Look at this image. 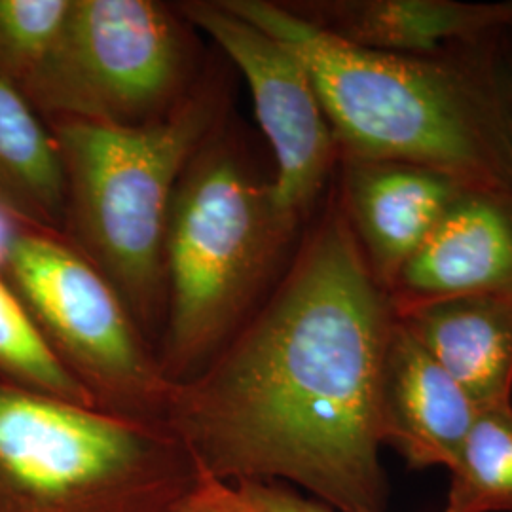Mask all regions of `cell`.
Instances as JSON below:
<instances>
[{
	"label": "cell",
	"instance_id": "obj_1",
	"mask_svg": "<svg viewBox=\"0 0 512 512\" xmlns=\"http://www.w3.org/2000/svg\"><path fill=\"white\" fill-rule=\"evenodd\" d=\"M393 327L334 190L255 313L175 385L165 425L209 478L385 512L380 384Z\"/></svg>",
	"mask_w": 512,
	"mask_h": 512
},
{
	"label": "cell",
	"instance_id": "obj_2",
	"mask_svg": "<svg viewBox=\"0 0 512 512\" xmlns=\"http://www.w3.org/2000/svg\"><path fill=\"white\" fill-rule=\"evenodd\" d=\"M222 2L306 63L334 133L338 164L406 162L471 188L512 192L507 33L440 54H385L330 37L281 2Z\"/></svg>",
	"mask_w": 512,
	"mask_h": 512
},
{
	"label": "cell",
	"instance_id": "obj_3",
	"mask_svg": "<svg viewBox=\"0 0 512 512\" xmlns=\"http://www.w3.org/2000/svg\"><path fill=\"white\" fill-rule=\"evenodd\" d=\"M224 99L219 84H202L141 126L48 122L65 179L63 236L109 279L154 349L171 203L186 165L217 133Z\"/></svg>",
	"mask_w": 512,
	"mask_h": 512
},
{
	"label": "cell",
	"instance_id": "obj_4",
	"mask_svg": "<svg viewBox=\"0 0 512 512\" xmlns=\"http://www.w3.org/2000/svg\"><path fill=\"white\" fill-rule=\"evenodd\" d=\"M234 145L215 133L186 165L165 232L156 348L173 385L196 378L262 304L302 230Z\"/></svg>",
	"mask_w": 512,
	"mask_h": 512
},
{
	"label": "cell",
	"instance_id": "obj_5",
	"mask_svg": "<svg viewBox=\"0 0 512 512\" xmlns=\"http://www.w3.org/2000/svg\"><path fill=\"white\" fill-rule=\"evenodd\" d=\"M202 473L164 421L0 376V512H169Z\"/></svg>",
	"mask_w": 512,
	"mask_h": 512
},
{
	"label": "cell",
	"instance_id": "obj_6",
	"mask_svg": "<svg viewBox=\"0 0 512 512\" xmlns=\"http://www.w3.org/2000/svg\"><path fill=\"white\" fill-rule=\"evenodd\" d=\"M0 272L48 348L101 410L165 423L175 385L120 294L69 239L10 222Z\"/></svg>",
	"mask_w": 512,
	"mask_h": 512
},
{
	"label": "cell",
	"instance_id": "obj_7",
	"mask_svg": "<svg viewBox=\"0 0 512 512\" xmlns=\"http://www.w3.org/2000/svg\"><path fill=\"white\" fill-rule=\"evenodd\" d=\"M177 4L73 0L54 48L23 86L48 124L141 126L190 92V27Z\"/></svg>",
	"mask_w": 512,
	"mask_h": 512
},
{
	"label": "cell",
	"instance_id": "obj_8",
	"mask_svg": "<svg viewBox=\"0 0 512 512\" xmlns=\"http://www.w3.org/2000/svg\"><path fill=\"white\" fill-rule=\"evenodd\" d=\"M243 74L256 120L274 150L275 200L300 222L310 217L338 169V147L306 63L268 31L241 18L222 0L177 4Z\"/></svg>",
	"mask_w": 512,
	"mask_h": 512
},
{
	"label": "cell",
	"instance_id": "obj_9",
	"mask_svg": "<svg viewBox=\"0 0 512 512\" xmlns=\"http://www.w3.org/2000/svg\"><path fill=\"white\" fill-rule=\"evenodd\" d=\"M336 196L366 266L389 294L471 186L437 169L406 162H342Z\"/></svg>",
	"mask_w": 512,
	"mask_h": 512
},
{
	"label": "cell",
	"instance_id": "obj_10",
	"mask_svg": "<svg viewBox=\"0 0 512 512\" xmlns=\"http://www.w3.org/2000/svg\"><path fill=\"white\" fill-rule=\"evenodd\" d=\"M512 294V192L469 188L393 283V306Z\"/></svg>",
	"mask_w": 512,
	"mask_h": 512
},
{
	"label": "cell",
	"instance_id": "obj_11",
	"mask_svg": "<svg viewBox=\"0 0 512 512\" xmlns=\"http://www.w3.org/2000/svg\"><path fill=\"white\" fill-rule=\"evenodd\" d=\"M281 6L330 37L385 54H440L512 29V0H285Z\"/></svg>",
	"mask_w": 512,
	"mask_h": 512
},
{
	"label": "cell",
	"instance_id": "obj_12",
	"mask_svg": "<svg viewBox=\"0 0 512 512\" xmlns=\"http://www.w3.org/2000/svg\"><path fill=\"white\" fill-rule=\"evenodd\" d=\"M478 408L395 317L380 384V437L412 469H450Z\"/></svg>",
	"mask_w": 512,
	"mask_h": 512
},
{
	"label": "cell",
	"instance_id": "obj_13",
	"mask_svg": "<svg viewBox=\"0 0 512 512\" xmlns=\"http://www.w3.org/2000/svg\"><path fill=\"white\" fill-rule=\"evenodd\" d=\"M393 310L478 410L512 404V294H465Z\"/></svg>",
	"mask_w": 512,
	"mask_h": 512
},
{
	"label": "cell",
	"instance_id": "obj_14",
	"mask_svg": "<svg viewBox=\"0 0 512 512\" xmlns=\"http://www.w3.org/2000/svg\"><path fill=\"white\" fill-rule=\"evenodd\" d=\"M0 215L63 234L65 179L54 135L37 110L0 82Z\"/></svg>",
	"mask_w": 512,
	"mask_h": 512
},
{
	"label": "cell",
	"instance_id": "obj_15",
	"mask_svg": "<svg viewBox=\"0 0 512 512\" xmlns=\"http://www.w3.org/2000/svg\"><path fill=\"white\" fill-rule=\"evenodd\" d=\"M444 512H512V404L478 410L448 469Z\"/></svg>",
	"mask_w": 512,
	"mask_h": 512
},
{
	"label": "cell",
	"instance_id": "obj_16",
	"mask_svg": "<svg viewBox=\"0 0 512 512\" xmlns=\"http://www.w3.org/2000/svg\"><path fill=\"white\" fill-rule=\"evenodd\" d=\"M0 376L69 403L99 408L86 387L59 363L0 272Z\"/></svg>",
	"mask_w": 512,
	"mask_h": 512
},
{
	"label": "cell",
	"instance_id": "obj_17",
	"mask_svg": "<svg viewBox=\"0 0 512 512\" xmlns=\"http://www.w3.org/2000/svg\"><path fill=\"white\" fill-rule=\"evenodd\" d=\"M73 0H0V82L23 90L54 48Z\"/></svg>",
	"mask_w": 512,
	"mask_h": 512
},
{
	"label": "cell",
	"instance_id": "obj_18",
	"mask_svg": "<svg viewBox=\"0 0 512 512\" xmlns=\"http://www.w3.org/2000/svg\"><path fill=\"white\" fill-rule=\"evenodd\" d=\"M234 486L253 512H338L285 484L239 482Z\"/></svg>",
	"mask_w": 512,
	"mask_h": 512
},
{
	"label": "cell",
	"instance_id": "obj_19",
	"mask_svg": "<svg viewBox=\"0 0 512 512\" xmlns=\"http://www.w3.org/2000/svg\"><path fill=\"white\" fill-rule=\"evenodd\" d=\"M169 512H253L234 484L202 475L198 484Z\"/></svg>",
	"mask_w": 512,
	"mask_h": 512
},
{
	"label": "cell",
	"instance_id": "obj_20",
	"mask_svg": "<svg viewBox=\"0 0 512 512\" xmlns=\"http://www.w3.org/2000/svg\"><path fill=\"white\" fill-rule=\"evenodd\" d=\"M503 63H505V78H507V93L511 107V141H512V29L503 38Z\"/></svg>",
	"mask_w": 512,
	"mask_h": 512
}]
</instances>
